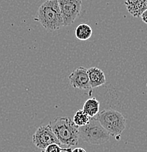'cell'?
Returning <instances> with one entry per match:
<instances>
[{"instance_id":"cell-3","label":"cell","mask_w":147,"mask_h":152,"mask_svg":"<svg viewBox=\"0 0 147 152\" xmlns=\"http://www.w3.org/2000/svg\"><path fill=\"white\" fill-rule=\"evenodd\" d=\"M95 118L110 136L120 137L126 128L125 118L117 110L110 109L102 110Z\"/></svg>"},{"instance_id":"cell-15","label":"cell","mask_w":147,"mask_h":152,"mask_svg":"<svg viewBox=\"0 0 147 152\" xmlns=\"http://www.w3.org/2000/svg\"><path fill=\"white\" fill-rule=\"evenodd\" d=\"M71 152H86V151L84 148H80V147H77V148H74V149H72V151Z\"/></svg>"},{"instance_id":"cell-5","label":"cell","mask_w":147,"mask_h":152,"mask_svg":"<svg viewBox=\"0 0 147 152\" xmlns=\"http://www.w3.org/2000/svg\"><path fill=\"white\" fill-rule=\"evenodd\" d=\"M63 26H67L75 22L81 10V0H58Z\"/></svg>"},{"instance_id":"cell-8","label":"cell","mask_w":147,"mask_h":152,"mask_svg":"<svg viewBox=\"0 0 147 152\" xmlns=\"http://www.w3.org/2000/svg\"><path fill=\"white\" fill-rule=\"evenodd\" d=\"M124 4L128 12L135 18L140 17L147 10V0H125Z\"/></svg>"},{"instance_id":"cell-4","label":"cell","mask_w":147,"mask_h":152,"mask_svg":"<svg viewBox=\"0 0 147 152\" xmlns=\"http://www.w3.org/2000/svg\"><path fill=\"white\" fill-rule=\"evenodd\" d=\"M79 137L91 145H101L108 142L110 135L95 118H90L89 123L78 127Z\"/></svg>"},{"instance_id":"cell-10","label":"cell","mask_w":147,"mask_h":152,"mask_svg":"<svg viewBox=\"0 0 147 152\" xmlns=\"http://www.w3.org/2000/svg\"><path fill=\"white\" fill-rule=\"evenodd\" d=\"M82 110L90 118L95 117L99 112V102L95 97L90 98L84 102Z\"/></svg>"},{"instance_id":"cell-14","label":"cell","mask_w":147,"mask_h":152,"mask_svg":"<svg viewBox=\"0 0 147 152\" xmlns=\"http://www.w3.org/2000/svg\"><path fill=\"white\" fill-rule=\"evenodd\" d=\"M140 18H141L142 20L147 24V10L142 13V15H140Z\"/></svg>"},{"instance_id":"cell-6","label":"cell","mask_w":147,"mask_h":152,"mask_svg":"<svg viewBox=\"0 0 147 152\" xmlns=\"http://www.w3.org/2000/svg\"><path fill=\"white\" fill-rule=\"evenodd\" d=\"M32 142L37 148L42 150L50 144H58L61 145L49 124L37 128L32 136Z\"/></svg>"},{"instance_id":"cell-9","label":"cell","mask_w":147,"mask_h":152,"mask_svg":"<svg viewBox=\"0 0 147 152\" xmlns=\"http://www.w3.org/2000/svg\"><path fill=\"white\" fill-rule=\"evenodd\" d=\"M87 73L91 88H95L105 83V75L102 69L99 68L90 67L87 69Z\"/></svg>"},{"instance_id":"cell-11","label":"cell","mask_w":147,"mask_h":152,"mask_svg":"<svg viewBox=\"0 0 147 152\" xmlns=\"http://www.w3.org/2000/svg\"><path fill=\"white\" fill-rule=\"evenodd\" d=\"M75 37L80 41H86L91 37L92 29L86 23H81L75 28Z\"/></svg>"},{"instance_id":"cell-2","label":"cell","mask_w":147,"mask_h":152,"mask_svg":"<svg viewBox=\"0 0 147 152\" xmlns=\"http://www.w3.org/2000/svg\"><path fill=\"white\" fill-rule=\"evenodd\" d=\"M37 20L45 29L56 31L63 26L58 0H46L37 11Z\"/></svg>"},{"instance_id":"cell-12","label":"cell","mask_w":147,"mask_h":152,"mask_svg":"<svg viewBox=\"0 0 147 152\" xmlns=\"http://www.w3.org/2000/svg\"><path fill=\"white\" fill-rule=\"evenodd\" d=\"M90 117H88L84 112L82 110H77L76 113L73 116V119L72 121L75 124L76 126H83L85 125L88 124L90 121Z\"/></svg>"},{"instance_id":"cell-13","label":"cell","mask_w":147,"mask_h":152,"mask_svg":"<svg viewBox=\"0 0 147 152\" xmlns=\"http://www.w3.org/2000/svg\"><path fill=\"white\" fill-rule=\"evenodd\" d=\"M71 152L72 151V148H62L60 145L58 144H50L48 146H47L45 149L42 151V152Z\"/></svg>"},{"instance_id":"cell-1","label":"cell","mask_w":147,"mask_h":152,"mask_svg":"<svg viewBox=\"0 0 147 152\" xmlns=\"http://www.w3.org/2000/svg\"><path fill=\"white\" fill-rule=\"evenodd\" d=\"M50 128L61 145L75 146L78 142V126L69 117H56L49 122Z\"/></svg>"},{"instance_id":"cell-7","label":"cell","mask_w":147,"mask_h":152,"mask_svg":"<svg viewBox=\"0 0 147 152\" xmlns=\"http://www.w3.org/2000/svg\"><path fill=\"white\" fill-rule=\"evenodd\" d=\"M69 85L74 88L81 90L91 89L89 79L87 73V69L83 66H79L72 71L68 76Z\"/></svg>"}]
</instances>
